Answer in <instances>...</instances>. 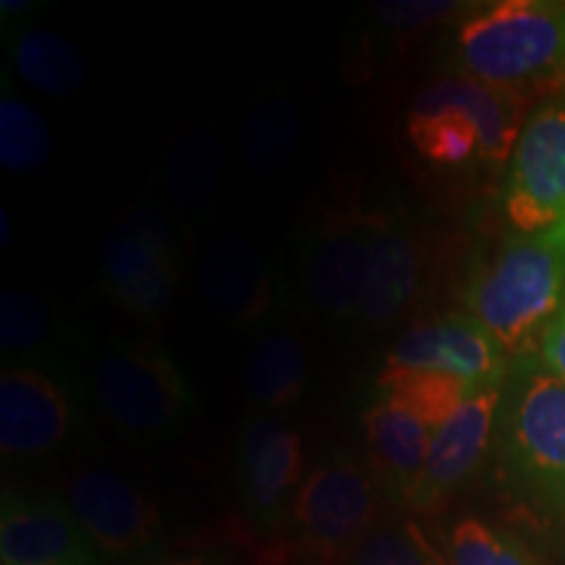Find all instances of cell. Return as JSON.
<instances>
[{
	"mask_svg": "<svg viewBox=\"0 0 565 565\" xmlns=\"http://www.w3.org/2000/svg\"><path fill=\"white\" fill-rule=\"evenodd\" d=\"M82 385L63 366L11 362L0 372V450L6 458L53 456L84 427Z\"/></svg>",
	"mask_w": 565,
	"mask_h": 565,
	"instance_id": "9",
	"label": "cell"
},
{
	"mask_svg": "<svg viewBox=\"0 0 565 565\" xmlns=\"http://www.w3.org/2000/svg\"><path fill=\"white\" fill-rule=\"evenodd\" d=\"M238 492L246 515L259 532H275L288 521L303 482V443L280 416L254 412L246 416L236 450Z\"/></svg>",
	"mask_w": 565,
	"mask_h": 565,
	"instance_id": "11",
	"label": "cell"
},
{
	"mask_svg": "<svg viewBox=\"0 0 565 565\" xmlns=\"http://www.w3.org/2000/svg\"><path fill=\"white\" fill-rule=\"evenodd\" d=\"M494 443L513 490L536 511L565 515V380L536 351L513 359Z\"/></svg>",
	"mask_w": 565,
	"mask_h": 565,
	"instance_id": "3",
	"label": "cell"
},
{
	"mask_svg": "<svg viewBox=\"0 0 565 565\" xmlns=\"http://www.w3.org/2000/svg\"><path fill=\"white\" fill-rule=\"evenodd\" d=\"M526 118L524 95L450 74L416 95L406 134L416 154L433 166H503L511 162Z\"/></svg>",
	"mask_w": 565,
	"mask_h": 565,
	"instance_id": "5",
	"label": "cell"
},
{
	"mask_svg": "<svg viewBox=\"0 0 565 565\" xmlns=\"http://www.w3.org/2000/svg\"><path fill=\"white\" fill-rule=\"evenodd\" d=\"M301 139V116L286 95H265L242 126V154L254 171H275L291 160Z\"/></svg>",
	"mask_w": 565,
	"mask_h": 565,
	"instance_id": "23",
	"label": "cell"
},
{
	"mask_svg": "<svg viewBox=\"0 0 565 565\" xmlns=\"http://www.w3.org/2000/svg\"><path fill=\"white\" fill-rule=\"evenodd\" d=\"M503 212L515 233L565 228V92L526 118L508 162Z\"/></svg>",
	"mask_w": 565,
	"mask_h": 565,
	"instance_id": "10",
	"label": "cell"
},
{
	"mask_svg": "<svg viewBox=\"0 0 565 565\" xmlns=\"http://www.w3.org/2000/svg\"><path fill=\"white\" fill-rule=\"evenodd\" d=\"M200 294L223 324L252 330L273 317L278 282L270 259L244 236H228L204 254Z\"/></svg>",
	"mask_w": 565,
	"mask_h": 565,
	"instance_id": "17",
	"label": "cell"
},
{
	"mask_svg": "<svg viewBox=\"0 0 565 565\" xmlns=\"http://www.w3.org/2000/svg\"><path fill=\"white\" fill-rule=\"evenodd\" d=\"M448 563L450 565H540L519 536L505 529L463 515L448 529Z\"/></svg>",
	"mask_w": 565,
	"mask_h": 565,
	"instance_id": "26",
	"label": "cell"
},
{
	"mask_svg": "<svg viewBox=\"0 0 565 565\" xmlns=\"http://www.w3.org/2000/svg\"><path fill=\"white\" fill-rule=\"evenodd\" d=\"M11 61L21 79L47 97H68L87 82L79 47L55 30L30 26L13 34Z\"/></svg>",
	"mask_w": 565,
	"mask_h": 565,
	"instance_id": "21",
	"label": "cell"
},
{
	"mask_svg": "<svg viewBox=\"0 0 565 565\" xmlns=\"http://www.w3.org/2000/svg\"><path fill=\"white\" fill-rule=\"evenodd\" d=\"M565 3L503 0L469 11L456 26L450 63L494 89L524 95L534 87H563Z\"/></svg>",
	"mask_w": 565,
	"mask_h": 565,
	"instance_id": "2",
	"label": "cell"
},
{
	"mask_svg": "<svg viewBox=\"0 0 565 565\" xmlns=\"http://www.w3.org/2000/svg\"><path fill=\"white\" fill-rule=\"evenodd\" d=\"M463 307L511 359L534 353L565 309V228L508 236L475 267Z\"/></svg>",
	"mask_w": 565,
	"mask_h": 565,
	"instance_id": "1",
	"label": "cell"
},
{
	"mask_svg": "<svg viewBox=\"0 0 565 565\" xmlns=\"http://www.w3.org/2000/svg\"><path fill=\"white\" fill-rule=\"evenodd\" d=\"M134 565H212L207 557L186 555V557H150V561H137Z\"/></svg>",
	"mask_w": 565,
	"mask_h": 565,
	"instance_id": "30",
	"label": "cell"
},
{
	"mask_svg": "<svg viewBox=\"0 0 565 565\" xmlns=\"http://www.w3.org/2000/svg\"><path fill=\"white\" fill-rule=\"evenodd\" d=\"M383 498L370 463L335 454L303 477L288 513V532L307 557L341 561L374 532Z\"/></svg>",
	"mask_w": 565,
	"mask_h": 565,
	"instance_id": "7",
	"label": "cell"
},
{
	"mask_svg": "<svg viewBox=\"0 0 565 565\" xmlns=\"http://www.w3.org/2000/svg\"><path fill=\"white\" fill-rule=\"evenodd\" d=\"M63 322L58 309L40 294L11 288L0 299V345L26 364H47L61 345Z\"/></svg>",
	"mask_w": 565,
	"mask_h": 565,
	"instance_id": "22",
	"label": "cell"
},
{
	"mask_svg": "<svg viewBox=\"0 0 565 565\" xmlns=\"http://www.w3.org/2000/svg\"><path fill=\"white\" fill-rule=\"evenodd\" d=\"M309 385V356L286 328H267L244 366V391L254 412L278 414L294 408Z\"/></svg>",
	"mask_w": 565,
	"mask_h": 565,
	"instance_id": "19",
	"label": "cell"
},
{
	"mask_svg": "<svg viewBox=\"0 0 565 565\" xmlns=\"http://www.w3.org/2000/svg\"><path fill=\"white\" fill-rule=\"evenodd\" d=\"M511 364L513 359L503 345L469 312H450L408 324L385 362V366L448 374L471 387L505 383Z\"/></svg>",
	"mask_w": 565,
	"mask_h": 565,
	"instance_id": "13",
	"label": "cell"
},
{
	"mask_svg": "<svg viewBox=\"0 0 565 565\" xmlns=\"http://www.w3.org/2000/svg\"><path fill=\"white\" fill-rule=\"evenodd\" d=\"M374 387H377V395L406 406L433 429L440 427L477 391L448 374L404 370V366H383L374 380Z\"/></svg>",
	"mask_w": 565,
	"mask_h": 565,
	"instance_id": "24",
	"label": "cell"
},
{
	"mask_svg": "<svg viewBox=\"0 0 565 565\" xmlns=\"http://www.w3.org/2000/svg\"><path fill=\"white\" fill-rule=\"evenodd\" d=\"M87 391L118 433L168 440L194 419L196 393L173 353L154 338L110 335L92 353Z\"/></svg>",
	"mask_w": 565,
	"mask_h": 565,
	"instance_id": "4",
	"label": "cell"
},
{
	"mask_svg": "<svg viewBox=\"0 0 565 565\" xmlns=\"http://www.w3.org/2000/svg\"><path fill=\"white\" fill-rule=\"evenodd\" d=\"M103 288L134 320L162 317L179 286V246L168 217L150 204H134L105 236L100 249Z\"/></svg>",
	"mask_w": 565,
	"mask_h": 565,
	"instance_id": "8",
	"label": "cell"
},
{
	"mask_svg": "<svg viewBox=\"0 0 565 565\" xmlns=\"http://www.w3.org/2000/svg\"><path fill=\"white\" fill-rule=\"evenodd\" d=\"M536 353L553 370L557 377L565 380V309L547 324V330L540 338Z\"/></svg>",
	"mask_w": 565,
	"mask_h": 565,
	"instance_id": "29",
	"label": "cell"
},
{
	"mask_svg": "<svg viewBox=\"0 0 565 565\" xmlns=\"http://www.w3.org/2000/svg\"><path fill=\"white\" fill-rule=\"evenodd\" d=\"M456 9H461L458 3H377L374 6V17L383 21V26H391L393 32H419L424 26L435 24L445 17H450Z\"/></svg>",
	"mask_w": 565,
	"mask_h": 565,
	"instance_id": "28",
	"label": "cell"
},
{
	"mask_svg": "<svg viewBox=\"0 0 565 565\" xmlns=\"http://www.w3.org/2000/svg\"><path fill=\"white\" fill-rule=\"evenodd\" d=\"M345 565H450L429 545L422 529L406 524L380 526L366 536L353 553L345 557Z\"/></svg>",
	"mask_w": 565,
	"mask_h": 565,
	"instance_id": "27",
	"label": "cell"
},
{
	"mask_svg": "<svg viewBox=\"0 0 565 565\" xmlns=\"http://www.w3.org/2000/svg\"><path fill=\"white\" fill-rule=\"evenodd\" d=\"M11 233H13V223L9 212L0 207V246H3V249L11 244Z\"/></svg>",
	"mask_w": 565,
	"mask_h": 565,
	"instance_id": "31",
	"label": "cell"
},
{
	"mask_svg": "<svg viewBox=\"0 0 565 565\" xmlns=\"http://www.w3.org/2000/svg\"><path fill=\"white\" fill-rule=\"evenodd\" d=\"M374 210L341 192L317 204L296 242L303 307L333 328H356L370 259Z\"/></svg>",
	"mask_w": 565,
	"mask_h": 565,
	"instance_id": "6",
	"label": "cell"
},
{
	"mask_svg": "<svg viewBox=\"0 0 565 565\" xmlns=\"http://www.w3.org/2000/svg\"><path fill=\"white\" fill-rule=\"evenodd\" d=\"M53 152V137L45 118L3 87L0 95V166L24 175L45 166Z\"/></svg>",
	"mask_w": 565,
	"mask_h": 565,
	"instance_id": "25",
	"label": "cell"
},
{
	"mask_svg": "<svg viewBox=\"0 0 565 565\" xmlns=\"http://www.w3.org/2000/svg\"><path fill=\"white\" fill-rule=\"evenodd\" d=\"M362 424L366 463L383 487V494L393 503L414 508L433 443V427L383 395L364 408Z\"/></svg>",
	"mask_w": 565,
	"mask_h": 565,
	"instance_id": "18",
	"label": "cell"
},
{
	"mask_svg": "<svg viewBox=\"0 0 565 565\" xmlns=\"http://www.w3.org/2000/svg\"><path fill=\"white\" fill-rule=\"evenodd\" d=\"M503 385L477 387L440 427L433 429L427 466L414 511H435L477 475L498 433Z\"/></svg>",
	"mask_w": 565,
	"mask_h": 565,
	"instance_id": "15",
	"label": "cell"
},
{
	"mask_svg": "<svg viewBox=\"0 0 565 565\" xmlns=\"http://www.w3.org/2000/svg\"><path fill=\"white\" fill-rule=\"evenodd\" d=\"M427 263V246L416 225L398 212L374 210L356 328L380 333L406 320L424 296Z\"/></svg>",
	"mask_w": 565,
	"mask_h": 565,
	"instance_id": "12",
	"label": "cell"
},
{
	"mask_svg": "<svg viewBox=\"0 0 565 565\" xmlns=\"http://www.w3.org/2000/svg\"><path fill=\"white\" fill-rule=\"evenodd\" d=\"M563 87H565V61H563Z\"/></svg>",
	"mask_w": 565,
	"mask_h": 565,
	"instance_id": "32",
	"label": "cell"
},
{
	"mask_svg": "<svg viewBox=\"0 0 565 565\" xmlns=\"http://www.w3.org/2000/svg\"><path fill=\"white\" fill-rule=\"evenodd\" d=\"M63 500L100 555L139 557L162 542L158 505L116 471L100 466L79 471Z\"/></svg>",
	"mask_w": 565,
	"mask_h": 565,
	"instance_id": "14",
	"label": "cell"
},
{
	"mask_svg": "<svg viewBox=\"0 0 565 565\" xmlns=\"http://www.w3.org/2000/svg\"><path fill=\"white\" fill-rule=\"evenodd\" d=\"M223 141L207 129L175 137L162 160V186L175 207L202 212L215 202L223 181Z\"/></svg>",
	"mask_w": 565,
	"mask_h": 565,
	"instance_id": "20",
	"label": "cell"
},
{
	"mask_svg": "<svg viewBox=\"0 0 565 565\" xmlns=\"http://www.w3.org/2000/svg\"><path fill=\"white\" fill-rule=\"evenodd\" d=\"M0 565H100L89 540L63 498L3 494Z\"/></svg>",
	"mask_w": 565,
	"mask_h": 565,
	"instance_id": "16",
	"label": "cell"
}]
</instances>
